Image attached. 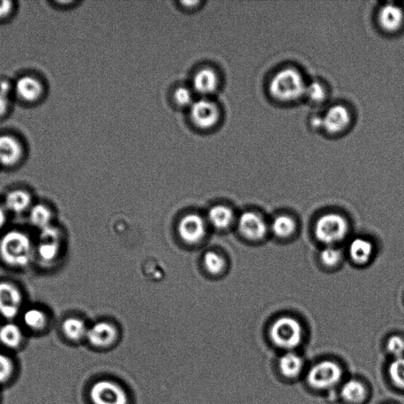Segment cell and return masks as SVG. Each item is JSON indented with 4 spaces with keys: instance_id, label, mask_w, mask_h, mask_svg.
Returning <instances> with one entry per match:
<instances>
[{
    "instance_id": "cell-1",
    "label": "cell",
    "mask_w": 404,
    "mask_h": 404,
    "mask_svg": "<svg viewBox=\"0 0 404 404\" xmlns=\"http://www.w3.org/2000/svg\"><path fill=\"white\" fill-rule=\"evenodd\" d=\"M309 81L297 66L283 65L269 78L267 91L269 96L276 102L293 103L305 99Z\"/></svg>"
},
{
    "instance_id": "cell-2",
    "label": "cell",
    "mask_w": 404,
    "mask_h": 404,
    "mask_svg": "<svg viewBox=\"0 0 404 404\" xmlns=\"http://www.w3.org/2000/svg\"><path fill=\"white\" fill-rule=\"evenodd\" d=\"M36 256V246L24 231L11 230L0 238V258L12 268H24Z\"/></svg>"
},
{
    "instance_id": "cell-3",
    "label": "cell",
    "mask_w": 404,
    "mask_h": 404,
    "mask_svg": "<svg viewBox=\"0 0 404 404\" xmlns=\"http://www.w3.org/2000/svg\"><path fill=\"white\" fill-rule=\"evenodd\" d=\"M354 112L348 104L336 103L329 106L323 114L313 118V126L329 134V136H342L347 133L354 123Z\"/></svg>"
},
{
    "instance_id": "cell-4",
    "label": "cell",
    "mask_w": 404,
    "mask_h": 404,
    "mask_svg": "<svg viewBox=\"0 0 404 404\" xmlns=\"http://www.w3.org/2000/svg\"><path fill=\"white\" fill-rule=\"evenodd\" d=\"M303 328L291 316L276 319L269 328V338L276 347L288 351L297 348L303 340Z\"/></svg>"
},
{
    "instance_id": "cell-5",
    "label": "cell",
    "mask_w": 404,
    "mask_h": 404,
    "mask_svg": "<svg viewBox=\"0 0 404 404\" xmlns=\"http://www.w3.org/2000/svg\"><path fill=\"white\" fill-rule=\"evenodd\" d=\"M349 230V223L344 216L329 213L318 219L314 226V234L318 241L325 246H336L347 238Z\"/></svg>"
},
{
    "instance_id": "cell-6",
    "label": "cell",
    "mask_w": 404,
    "mask_h": 404,
    "mask_svg": "<svg viewBox=\"0 0 404 404\" xmlns=\"http://www.w3.org/2000/svg\"><path fill=\"white\" fill-rule=\"evenodd\" d=\"M189 118L192 125L198 131H211L220 124L222 109L211 97L201 96L189 108Z\"/></svg>"
},
{
    "instance_id": "cell-7",
    "label": "cell",
    "mask_w": 404,
    "mask_h": 404,
    "mask_svg": "<svg viewBox=\"0 0 404 404\" xmlns=\"http://www.w3.org/2000/svg\"><path fill=\"white\" fill-rule=\"evenodd\" d=\"M343 376V369L338 363L323 360L311 366L306 375V380L314 389L328 390L338 385Z\"/></svg>"
},
{
    "instance_id": "cell-8",
    "label": "cell",
    "mask_w": 404,
    "mask_h": 404,
    "mask_svg": "<svg viewBox=\"0 0 404 404\" xmlns=\"http://www.w3.org/2000/svg\"><path fill=\"white\" fill-rule=\"evenodd\" d=\"M63 235L61 231L52 224L40 231L39 244L36 246V256L44 263H52L61 256Z\"/></svg>"
},
{
    "instance_id": "cell-9",
    "label": "cell",
    "mask_w": 404,
    "mask_h": 404,
    "mask_svg": "<svg viewBox=\"0 0 404 404\" xmlns=\"http://www.w3.org/2000/svg\"><path fill=\"white\" fill-rule=\"evenodd\" d=\"M94 404H128L129 398L124 389L114 381H97L91 389Z\"/></svg>"
},
{
    "instance_id": "cell-10",
    "label": "cell",
    "mask_w": 404,
    "mask_h": 404,
    "mask_svg": "<svg viewBox=\"0 0 404 404\" xmlns=\"http://www.w3.org/2000/svg\"><path fill=\"white\" fill-rule=\"evenodd\" d=\"M24 295L16 284L0 282V315L6 320L17 318L24 306Z\"/></svg>"
},
{
    "instance_id": "cell-11",
    "label": "cell",
    "mask_w": 404,
    "mask_h": 404,
    "mask_svg": "<svg viewBox=\"0 0 404 404\" xmlns=\"http://www.w3.org/2000/svg\"><path fill=\"white\" fill-rule=\"evenodd\" d=\"M376 22L381 31L395 34L404 26V9L400 4L387 2L381 4L376 13Z\"/></svg>"
},
{
    "instance_id": "cell-12",
    "label": "cell",
    "mask_w": 404,
    "mask_h": 404,
    "mask_svg": "<svg viewBox=\"0 0 404 404\" xmlns=\"http://www.w3.org/2000/svg\"><path fill=\"white\" fill-rule=\"evenodd\" d=\"M221 85V74L212 66H201L193 74L191 87L194 92L202 96L209 97L214 94L218 91Z\"/></svg>"
},
{
    "instance_id": "cell-13",
    "label": "cell",
    "mask_w": 404,
    "mask_h": 404,
    "mask_svg": "<svg viewBox=\"0 0 404 404\" xmlns=\"http://www.w3.org/2000/svg\"><path fill=\"white\" fill-rule=\"evenodd\" d=\"M237 227L239 233L251 241H263L269 228L263 216L252 211H246L239 216Z\"/></svg>"
},
{
    "instance_id": "cell-14",
    "label": "cell",
    "mask_w": 404,
    "mask_h": 404,
    "mask_svg": "<svg viewBox=\"0 0 404 404\" xmlns=\"http://www.w3.org/2000/svg\"><path fill=\"white\" fill-rule=\"evenodd\" d=\"M206 231V222L196 213L184 216L178 223V236L183 242L189 245H196L203 241Z\"/></svg>"
},
{
    "instance_id": "cell-15",
    "label": "cell",
    "mask_w": 404,
    "mask_h": 404,
    "mask_svg": "<svg viewBox=\"0 0 404 404\" xmlns=\"http://www.w3.org/2000/svg\"><path fill=\"white\" fill-rule=\"evenodd\" d=\"M117 335V329L113 325L100 321L88 328L86 338L93 346L104 348L113 344Z\"/></svg>"
},
{
    "instance_id": "cell-16",
    "label": "cell",
    "mask_w": 404,
    "mask_h": 404,
    "mask_svg": "<svg viewBox=\"0 0 404 404\" xmlns=\"http://www.w3.org/2000/svg\"><path fill=\"white\" fill-rule=\"evenodd\" d=\"M4 206L7 212L14 214L29 213L34 206L31 194L21 189L11 191L5 196Z\"/></svg>"
},
{
    "instance_id": "cell-17",
    "label": "cell",
    "mask_w": 404,
    "mask_h": 404,
    "mask_svg": "<svg viewBox=\"0 0 404 404\" xmlns=\"http://www.w3.org/2000/svg\"><path fill=\"white\" fill-rule=\"evenodd\" d=\"M21 153V146L16 138L10 136H0V166H14L19 161Z\"/></svg>"
},
{
    "instance_id": "cell-18",
    "label": "cell",
    "mask_w": 404,
    "mask_h": 404,
    "mask_svg": "<svg viewBox=\"0 0 404 404\" xmlns=\"http://www.w3.org/2000/svg\"><path fill=\"white\" fill-rule=\"evenodd\" d=\"M14 89L21 100L28 102L35 101L41 96L43 87L41 82L31 76H24L18 79Z\"/></svg>"
},
{
    "instance_id": "cell-19",
    "label": "cell",
    "mask_w": 404,
    "mask_h": 404,
    "mask_svg": "<svg viewBox=\"0 0 404 404\" xmlns=\"http://www.w3.org/2000/svg\"><path fill=\"white\" fill-rule=\"evenodd\" d=\"M304 368L303 358L293 351H288L279 360V369L282 375L288 379H296L302 373Z\"/></svg>"
},
{
    "instance_id": "cell-20",
    "label": "cell",
    "mask_w": 404,
    "mask_h": 404,
    "mask_svg": "<svg viewBox=\"0 0 404 404\" xmlns=\"http://www.w3.org/2000/svg\"><path fill=\"white\" fill-rule=\"evenodd\" d=\"M373 250V245L368 239L355 238L350 243L348 253L355 264L363 266L371 260Z\"/></svg>"
},
{
    "instance_id": "cell-21",
    "label": "cell",
    "mask_w": 404,
    "mask_h": 404,
    "mask_svg": "<svg viewBox=\"0 0 404 404\" xmlns=\"http://www.w3.org/2000/svg\"><path fill=\"white\" fill-rule=\"evenodd\" d=\"M234 220L233 211L226 206H215L208 213V221L216 229H226L233 224Z\"/></svg>"
},
{
    "instance_id": "cell-22",
    "label": "cell",
    "mask_w": 404,
    "mask_h": 404,
    "mask_svg": "<svg viewBox=\"0 0 404 404\" xmlns=\"http://www.w3.org/2000/svg\"><path fill=\"white\" fill-rule=\"evenodd\" d=\"M341 398L350 404H360L368 396V389L360 380L350 379L344 383L340 390Z\"/></svg>"
},
{
    "instance_id": "cell-23",
    "label": "cell",
    "mask_w": 404,
    "mask_h": 404,
    "mask_svg": "<svg viewBox=\"0 0 404 404\" xmlns=\"http://www.w3.org/2000/svg\"><path fill=\"white\" fill-rule=\"evenodd\" d=\"M29 218L34 228L41 231L52 226L54 213L46 205L36 204L29 211Z\"/></svg>"
},
{
    "instance_id": "cell-24",
    "label": "cell",
    "mask_w": 404,
    "mask_h": 404,
    "mask_svg": "<svg viewBox=\"0 0 404 404\" xmlns=\"http://www.w3.org/2000/svg\"><path fill=\"white\" fill-rule=\"evenodd\" d=\"M269 228H271L275 236L286 239L295 234L297 229V223L291 216L282 214L276 216Z\"/></svg>"
},
{
    "instance_id": "cell-25",
    "label": "cell",
    "mask_w": 404,
    "mask_h": 404,
    "mask_svg": "<svg viewBox=\"0 0 404 404\" xmlns=\"http://www.w3.org/2000/svg\"><path fill=\"white\" fill-rule=\"evenodd\" d=\"M328 94L329 89L325 81L318 79H313L309 81L305 99L314 106H320L327 101Z\"/></svg>"
},
{
    "instance_id": "cell-26",
    "label": "cell",
    "mask_w": 404,
    "mask_h": 404,
    "mask_svg": "<svg viewBox=\"0 0 404 404\" xmlns=\"http://www.w3.org/2000/svg\"><path fill=\"white\" fill-rule=\"evenodd\" d=\"M24 339L21 328L13 323L0 327V343L9 348H18Z\"/></svg>"
},
{
    "instance_id": "cell-27",
    "label": "cell",
    "mask_w": 404,
    "mask_h": 404,
    "mask_svg": "<svg viewBox=\"0 0 404 404\" xmlns=\"http://www.w3.org/2000/svg\"><path fill=\"white\" fill-rule=\"evenodd\" d=\"M88 328L84 320L74 317L65 319L62 325L64 335L74 341L86 338Z\"/></svg>"
},
{
    "instance_id": "cell-28",
    "label": "cell",
    "mask_w": 404,
    "mask_h": 404,
    "mask_svg": "<svg viewBox=\"0 0 404 404\" xmlns=\"http://www.w3.org/2000/svg\"><path fill=\"white\" fill-rule=\"evenodd\" d=\"M22 320L27 328L34 331L42 330L48 324V316L41 309L31 308L22 314Z\"/></svg>"
},
{
    "instance_id": "cell-29",
    "label": "cell",
    "mask_w": 404,
    "mask_h": 404,
    "mask_svg": "<svg viewBox=\"0 0 404 404\" xmlns=\"http://www.w3.org/2000/svg\"><path fill=\"white\" fill-rule=\"evenodd\" d=\"M196 94L191 86L181 85L172 93V101L177 107L189 109L196 101Z\"/></svg>"
},
{
    "instance_id": "cell-30",
    "label": "cell",
    "mask_w": 404,
    "mask_h": 404,
    "mask_svg": "<svg viewBox=\"0 0 404 404\" xmlns=\"http://www.w3.org/2000/svg\"><path fill=\"white\" fill-rule=\"evenodd\" d=\"M203 263L206 271L212 275H219L226 268V259L214 251H208L205 253Z\"/></svg>"
},
{
    "instance_id": "cell-31",
    "label": "cell",
    "mask_w": 404,
    "mask_h": 404,
    "mask_svg": "<svg viewBox=\"0 0 404 404\" xmlns=\"http://www.w3.org/2000/svg\"><path fill=\"white\" fill-rule=\"evenodd\" d=\"M388 376L395 387L404 390V357L394 358L389 364Z\"/></svg>"
},
{
    "instance_id": "cell-32",
    "label": "cell",
    "mask_w": 404,
    "mask_h": 404,
    "mask_svg": "<svg viewBox=\"0 0 404 404\" xmlns=\"http://www.w3.org/2000/svg\"><path fill=\"white\" fill-rule=\"evenodd\" d=\"M321 263L327 267L338 266L342 261L343 253L336 246H325L320 254Z\"/></svg>"
},
{
    "instance_id": "cell-33",
    "label": "cell",
    "mask_w": 404,
    "mask_h": 404,
    "mask_svg": "<svg viewBox=\"0 0 404 404\" xmlns=\"http://www.w3.org/2000/svg\"><path fill=\"white\" fill-rule=\"evenodd\" d=\"M388 353L394 358L404 357V339L399 335L388 338L386 344Z\"/></svg>"
},
{
    "instance_id": "cell-34",
    "label": "cell",
    "mask_w": 404,
    "mask_h": 404,
    "mask_svg": "<svg viewBox=\"0 0 404 404\" xmlns=\"http://www.w3.org/2000/svg\"><path fill=\"white\" fill-rule=\"evenodd\" d=\"M14 365L11 359L0 353V383L9 380L12 375Z\"/></svg>"
},
{
    "instance_id": "cell-35",
    "label": "cell",
    "mask_w": 404,
    "mask_h": 404,
    "mask_svg": "<svg viewBox=\"0 0 404 404\" xmlns=\"http://www.w3.org/2000/svg\"><path fill=\"white\" fill-rule=\"evenodd\" d=\"M201 4H203V2L201 1H181L179 2V5H181L183 9L186 11H196L201 6Z\"/></svg>"
},
{
    "instance_id": "cell-36",
    "label": "cell",
    "mask_w": 404,
    "mask_h": 404,
    "mask_svg": "<svg viewBox=\"0 0 404 404\" xmlns=\"http://www.w3.org/2000/svg\"><path fill=\"white\" fill-rule=\"evenodd\" d=\"M12 10V2L0 1V19L7 16Z\"/></svg>"
},
{
    "instance_id": "cell-37",
    "label": "cell",
    "mask_w": 404,
    "mask_h": 404,
    "mask_svg": "<svg viewBox=\"0 0 404 404\" xmlns=\"http://www.w3.org/2000/svg\"><path fill=\"white\" fill-rule=\"evenodd\" d=\"M9 106L7 96L0 93V116H3Z\"/></svg>"
},
{
    "instance_id": "cell-38",
    "label": "cell",
    "mask_w": 404,
    "mask_h": 404,
    "mask_svg": "<svg viewBox=\"0 0 404 404\" xmlns=\"http://www.w3.org/2000/svg\"><path fill=\"white\" fill-rule=\"evenodd\" d=\"M4 205L0 204V231H1L6 226L7 221V213Z\"/></svg>"
},
{
    "instance_id": "cell-39",
    "label": "cell",
    "mask_w": 404,
    "mask_h": 404,
    "mask_svg": "<svg viewBox=\"0 0 404 404\" xmlns=\"http://www.w3.org/2000/svg\"><path fill=\"white\" fill-rule=\"evenodd\" d=\"M11 91V87L9 81H2L1 84H0V93L9 96Z\"/></svg>"
}]
</instances>
